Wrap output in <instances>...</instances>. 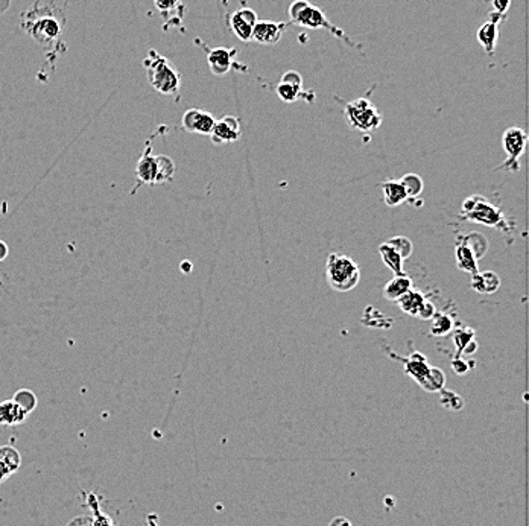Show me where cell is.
<instances>
[{
  "label": "cell",
  "instance_id": "cell-10",
  "mask_svg": "<svg viewBox=\"0 0 529 526\" xmlns=\"http://www.w3.org/2000/svg\"><path fill=\"white\" fill-rule=\"evenodd\" d=\"M277 95H279L280 99L283 102H297L301 99L304 92H303V76L295 72V70H289L282 76L280 84L277 85Z\"/></svg>",
  "mask_w": 529,
  "mask_h": 526
},
{
  "label": "cell",
  "instance_id": "cell-35",
  "mask_svg": "<svg viewBox=\"0 0 529 526\" xmlns=\"http://www.w3.org/2000/svg\"><path fill=\"white\" fill-rule=\"evenodd\" d=\"M451 367L456 374H458V376H465V374H469V371L474 367V362L470 364L469 361L464 359V356L458 354L456 358L452 359Z\"/></svg>",
  "mask_w": 529,
  "mask_h": 526
},
{
  "label": "cell",
  "instance_id": "cell-11",
  "mask_svg": "<svg viewBox=\"0 0 529 526\" xmlns=\"http://www.w3.org/2000/svg\"><path fill=\"white\" fill-rule=\"evenodd\" d=\"M286 29V23H277V22H262L259 20L253 28V34H251V40L263 44V46H273L280 41L282 35Z\"/></svg>",
  "mask_w": 529,
  "mask_h": 526
},
{
  "label": "cell",
  "instance_id": "cell-36",
  "mask_svg": "<svg viewBox=\"0 0 529 526\" xmlns=\"http://www.w3.org/2000/svg\"><path fill=\"white\" fill-rule=\"evenodd\" d=\"M435 312H437V309H435V306H434V303H432V301H429V300L426 298V301L423 303V306H421V309L418 310L417 318L423 319V321H430V319H432V317L435 315Z\"/></svg>",
  "mask_w": 529,
  "mask_h": 526
},
{
  "label": "cell",
  "instance_id": "cell-30",
  "mask_svg": "<svg viewBox=\"0 0 529 526\" xmlns=\"http://www.w3.org/2000/svg\"><path fill=\"white\" fill-rule=\"evenodd\" d=\"M403 189H405L406 192V196L408 200H414L417 198V196L421 195V192H423V178H421L420 175L417 174H406L405 177L400 180Z\"/></svg>",
  "mask_w": 529,
  "mask_h": 526
},
{
  "label": "cell",
  "instance_id": "cell-14",
  "mask_svg": "<svg viewBox=\"0 0 529 526\" xmlns=\"http://www.w3.org/2000/svg\"><path fill=\"white\" fill-rule=\"evenodd\" d=\"M60 32V23L57 22V19H53V17H43V19H39L34 23L31 29L32 37L41 44H49L53 40H57Z\"/></svg>",
  "mask_w": 529,
  "mask_h": 526
},
{
  "label": "cell",
  "instance_id": "cell-12",
  "mask_svg": "<svg viewBox=\"0 0 529 526\" xmlns=\"http://www.w3.org/2000/svg\"><path fill=\"white\" fill-rule=\"evenodd\" d=\"M390 356L392 359H397L403 364V367H405V373L408 374L409 378L414 379L418 385L421 383V380L425 379V376L427 374L430 365L427 364V359L425 354H421L418 352H412L408 358H405V356H400V354H394V353H390Z\"/></svg>",
  "mask_w": 529,
  "mask_h": 526
},
{
  "label": "cell",
  "instance_id": "cell-2",
  "mask_svg": "<svg viewBox=\"0 0 529 526\" xmlns=\"http://www.w3.org/2000/svg\"><path fill=\"white\" fill-rule=\"evenodd\" d=\"M326 279L334 291L348 292L359 283L361 270L352 257L330 253L326 263Z\"/></svg>",
  "mask_w": 529,
  "mask_h": 526
},
{
  "label": "cell",
  "instance_id": "cell-42",
  "mask_svg": "<svg viewBox=\"0 0 529 526\" xmlns=\"http://www.w3.org/2000/svg\"><path fill=\"white\" fill-rule=\"evenodd\" d=\"M156 519H157V515H156V514H149V515H148V520H146V522H148V526H158Z\"/></svg>",
  "mask_w": 529,
  "mask_h": 526
},
{
  "label": "cell",
  "instance_id": "cell-25",
  "mask_svg": "<svg viewBox=\"0 0 529 526\" xmlns=\"http://www.w3.org/2000/svg\"><path fill=\"white\" fill-rule=\"evenodd\" d=\"M137 178L145 184H156V175H157V163L156 157L151 154H145L137 163Z\"/></svg>",
  "mask_w": 529,
  "mask_h": 526
},
{
  "label": "cell",
  "instance_id": "cell-18",
  "mask_svg": "<svg viewBox=\"0 0 529 526\" xmlns=\"http://www.w3.org/2000/svg\"><path fill=\"white\" fill-rule=\"evenodd\" d=\"M414 288V283L408 277L406 274L403 275H394V277L385 284L383 288V297L388 301H397L401 296Z\"/></svg>",
  "mask_w": 529,
  "mask_h": 526
},
{
  "label": "cell",
  "instance_id": "cell-7",
  "mask_svg": "<svg viewBox=\"0 0 529 526\" xmlns=\"http://www.w3.org/2000/svg\"><path fill=\"white\" fill-rule=\"evenodd\" d=\"M240 122L235 116H224V118L214 122V127L210 132V137L214 145L235 144V141L240 139Z\"/></svg>",
  "mask_w": 529,
  "mask_h": 526
},
{
  "label": "cell",
  "instance_id": "cell-22",
  "mask_svg": "<svg viewBox=\"0 0 529 526\" xmlns=\"http://www.w3.org/2000/svg\"><path fill=\"white\" fill-rule=\"evenodd\" d=\"M478 41L482 44L483 50H486L488 55H493L496 50V44L499 39V28L496 23L493 22H486L481 28L478 29Z\"/></svg>",
  "mask_w": 529,
  "mask_h": 526
},
{
  "label": "cell",
  "instance_id": "cell-19",
  "mask_svg": "<svg viewBox=\"0 0 529 526\" xmlns=\"http://www.w3.org/2000/svg\"><path fill=\"white\" fill-rule=\"evenodd\" d=\"M425 301H426L425 293L412 288L405 293V296H401L396 303L399 305V307H400L403 314L417 317L418 310L421 309V306H423Z\"/></svg>",
  "mask_w": 529,
  "mask_h": 526
},
{
  "label": "cell",
  "instance_id": "cell-13",
  "mask_svg": "<svg viewBox=\"0 0 529 526\" xmlns=\"http://www.w3.org/2000/svg\"><path fill=\"white\" fill-rule=\"evenodd\" d=\"M236 53H238L236 49H227V48H217L210 50L207 55V61H209L212 74L217 76L228 74Z\"/></svg>",
  "mask_w": 529,
  "mask_h": 526
},
{
  "label": "cell",
  "instance_id": "cell-17",
  "mask_svg": "<svg viewBox=\"0 0 529 526\" xmlns=\"http://www.w3.org/2000/svg\"><path fill=\"white\" fill-rule=\"evenodd\" d=\"M28 415L29 414L17 405L13 399L0 403V424L2 426L22 424L28 418Z\"/></svg>",
  "mask_w": 529,
  "mask_h": 526
},
{
  "label": "cell",
  "instance_id": "cell-26",
  "mask_svg": "<svg viewBox=\"0 0 529 526\" xmlns=\"http://www.w3.org/2000/svg\"><path fill=\"white\" fill-rule=\"evenodd\" d=\"M157 163V175H156V184H163L174 180L177 166L174 160L167 155H156Z\"/></svg>",
  "mask_w": 529,
  "mask_h": 526
},
{
  "label": "cell",
  "instance_id": "cell-16",
  "mask_svg": "<svg viewBox=\"0 0 529 526\" xmlns=\"http://www.w3.org/2000/svg\"><path fill=\"white\" fill-rule=\"evenodd\" d=\"M470 286L473 291L482 293V296H491V293L499 291L500 279L499 275L493 271H478L476 274L472 275Z\"/></svg>",
  "mask_w": 529,
  "mask_h": 526
},
{
  "label": "cell",
  "instance_id": "cell-1",
  "mask_svg": "<svg viewBox=\"0 0 529 526\" xmlns=\"http://www.w3.org/2000/svg\"><path fill=\"white\" fill-rule=\"evenodd\" d=\"M145 69L149 84L161 95L172 96L180 92L181 76L174 62L158 52L151 50L145 60Z\"/></svg>",
  "mask_w": 529,
  "mask_h": 526
},
{
  "label": "cell",
  "instance_id": "cell-37",
  "mask_svg": "<svg viewBox=\"0 0 529 526\" xmlns=\"http://www.w3.org/2000/svg\"><path fill=\"white\" fill-rule=\"evenodd\" d=\"M154 5L160 13H169L174 11L175 8L180 5V0H154Z\"/></svg>",
  "mask_w": 529,
  "mask_h": 526
},
{
  "label": "cell",
  "instance_id": "cell-6",
  "mask_svg": "<svg viewBox=\"0 0 529 526\" xmlns=\"http://www.w3.org/2000/svg\"><path fill=\"white\" fill-rule=\"evenodd\" d=\"M528 141V134L522 128H508L502 137V146L507 154V160L502 163L500 169L508 172H518L520 157L523 155Z\"/></svg>",
  "mask_w": 529,
  "mask_h": 526
},
{
  "label": "cell",
  "instance_id": "cell-3",
  "mask_svg": "<svg viewBox=\"0 0 529 526\" xmlns=\"http://www.w3.org/2000/svg\"><path fill=\"white\" fill-rule=\"evenodd\" d=\"M461 218L476 222V224H483L495 228H500L505 226L504 213H502L495 204L490 202L481 195H473L464 201Z\"/></svg>",
  "mask_w": 529,
  "mask_h": 526
},
{
  "label": "cell",
  "instance_id": "cell-38",
  "mask_svg": "<svg viewBox=\"0 0 529 526\" xmlns=\"http://www.w3.org/2000/svg\"><path fill=\"white\" fill-rule=\"evenodd\" d=\"M490 2H491V6H493V13H497L500 15L507 17V13H508L509 5H511V0H490Z\"/></svg>",
  "mask_w": 529,
  "mask_h": 526
},
{
  "label": "cell",
  "instance_id": "cell-15",
  "mask_svg": "<svg viewBox=\"0 0 529 526\" xmlns=\"http://www.w3.org/2000/svg\"><path fill=\"white\" fill-rule=\"evenodd\" d=\"M22 457L19 450L13 445H2L0 448V484L6 478H10L13 473L20 469Z\"/></svg>",
  "mask_w": 529,
  "mask_h": 526
},
{
  "label": "cell",
  "instance_id": "cell-27",
  "mask_svg": "<svg viewBox=\"0 0 529 526\" xmlns=\"http://www.w3.org/2000/svg\"><path fill=\"white\" fill-rule=\"evenodd\" d=\"M87 506L90 508L92 511V520L93 526H114L111 517L109 514H105L101 510V502L99 497L96 496L95 492L87 493Z\"/></svg>",
  "mask_w": 529,
  "mask_h": 526
},
{
  "label": "cell",
  "instance_id": "cell-33",
  "mask_svg": "<svg viewBox=\"0 0 529 526\" xmlns=\"http://www.w3.org/2000/svg\"><path fill=\"white\" fill-rule=\"evenodd\" d=\"M439 402H441V405L446 409H449V411H461L464 406V400L460 394L444 388L439 391Z\"/></svg>",
  "mask_w": 529,
  "mask_h": 526
},
{
  "label": "cell",
  "instance_id": "cell-32",
  "mask_svg": "<svg viewBox=\"0 0 529 526\" xmlns=\"http://www.w3.org/2000/svg\"><path fill=\"white\" fill-rule=\"evenodd\" d=\"M13 400L28 414H31L34 409L37 408V396H35V392L31 389H26V388L19 389L14 394Z\"/></svg>",
  "mask_w": 529,
  "mask_h": 526
},
{
  "label": "cell",
  "instance_id": "cell-28",
  "mask_svg": "<svg viewBox=\"0 0 529 526\" xmlns=\"http://www.w3.org/2000/svg\"><path fill=\"white\" fill-rule=\"evenodd\" d=\"M444 383H446V376L443 370H439L437 367H430L425 379L421 380L420 387L427 392H439L444 388Z\"/></svg>",
  "mask_w": 529,
  "mask_h": 526
},
{
  "label": "cell",
  "instance_id": "cell-31",
  "mask_svg": "<svg viewBox=\"0 0 529 526\" xmlns=\"http://www.w3.org/2000/svg\"><path fill=\"white\" fill-rule=\"evenodd\" d=\"M452 340L456 347V352H458L460 354L465 345H467L470 341L476 340V333H474L472 327H467V326L455 327L452 331Z\"/></svg>",
  "mask_w": 529,
  "mask_h": 526
},
{
  "label": "cell",
  "instance_id": "cell-39",
  "mask_svg": "<svg viewBox=\"0 0 529 526\" xmlns=\"http://www.w3.org/2000/svg\"><path fill=\"white\" fill-rule=\"evenodd\" d=\"M67 526H93V520L90 515H79L71 519Z\"/></svg>",
  "mask_w": 529,
  "mask_h": 526
},
{
  "label": "cell",
  "instance_id": "cell-40",
  "mask_svg": "<svg viewBox=\"0 0 529 526\" xmlns=\"http://www.w3.org/2000/svg\"><path fill=\"white\" fill-rule=\"evenodd\" d=\"M478 349H479L478 341H476V340H473V341H470L467 345L464 347L462 352L460 353V356H473L474 353L478 352Z\"/></svg>",
  "mask_w": 529,
  "mask_h": 526
},
{
  "label": "cell",
  "instance_id": "cell-21",
  "mask_svg": "<svg viewBox=\"0 0 529 526\" xmlns=\"http://www.w3.org/2000/svg\"><path fill=\"white\" fill-rule=\"evenodd\" d=\"M458 242L467 247L470 251L474 254V257L481 261V258L487 254L488 251V240L487 237L478 233V231H472L469 235L458 236Z\"/></svg>",
  "mask_w": 529,
  "mask_h": 526
},
{
  "label": "cell",
  "instance_id": "cell-24",
  "mask_svg": "<svg viewBox=\"0 0 529 526\" xmlns=\"http://www.w3.org/2000/svg\"><path fill=\"white\" fill-rule=\"evenodd\" d=\"M379 253H380L383 263L394 272V275L405 274V271H403V263H405V261H403L401 256L396 251V248L390 245L388 242H383L379 247Z\"/></svg>",
  "mask_w": 529,
  "mask_h": 526
},
{
  "label": "cell",
  "instance_id": "cell-23",
  "mask_svg": "<svg viewBox=\"0 0 529 526\" xmlns=\"http://www.w3.org/2000/svg\"><path fill=\"white\" fill-rule=\"evenodd\" d=\"M455 257H456V266L464 272H467L470 275L478 272V258L474 257V254L470 251V249L462 245V244H456L455 247Z\"/></svg>",
  "mask_w": 529,
  "mask_h": 526
},
{
  "label": "cell",
  "instance_id": "cell-41",
  "mask_svg": "<svg viewBox=\"0 0 529 526\" xmlns=\"http://www.w3.org/2000/svg\"><path fill=\"white\" fill-rule=\"evenodd\" d=\"M8 256V245L4 242V240H0V262L5 261Z\"/></svg>",
  "mask_w": 529,
  "mask_h": 526
},
{
  "label": "cell",
  "instance_id": "cell-29",
  "mask_svg": "<svg viewBox=\"0 0 529 526\" xmlns=\"http://www.w3.org/2000/svg\"><path fill=\"white\" fill-rule=\"evenodd\" d=\"M432 326H430V333L434 336H446L452 333L455 328L453 319L444 314V312H435V315L432 317Z\"/></svg>",
  "mask_w": 529,
  "mask_h": 526
},
{
  "label": "cell",
  "instance_id": "cell-4",
  "mask_svg": "<svg viewBox=\"0 0 529 526\" xmlns=\"http://www.w3.org/2000/svg\"><path fill=\"white\" fill-rule=\"evenodd\" d=\"M289 17L295 25L303 26V28H310V29L327 28L331 31V34L336 35V37L348 41L347 35H344L341 29L335 28V26L329 22L326 14L322 13L318 6L310 5L308 0H295V2L289 6Z\"/></svg>",
  "mask_w": 529,
  "mask_h": 526
},
{
  "label": "cell",
  "instance_id": "cell-34",
  "mask_svg": "<svg viewBox=\"0 0 529 526\" xmlns=\"http://www.w3.org/2000/svg\"><path fill=\"white\" fill-rule=\"evenodd\" d=\"M387 242L390 245H392L394 248H396V251L401 256L403 261H406V258L411 257L412 251H414V245H412L411 239L406 237V236H396V237H391L388 239Z\"/></svg>",
  "mask_w": 529,
  "mask_h": 526
},
{
  "label": "cell",
  "instance_id": "cell-20",
  "mask_svg": "<svg viewBox=\"0 0 529 526\" xmlns=\"http://www.w3.org/2000/svg\"><path fill=\"white\" fill-rule=\"evenodd\" d=\"M380 187H382L385 204H387L388 207L400 206V204H403L408 200L406 192H405V189H403V186H401L400 181L388 180V181L382 183Z\"/></svg>",
  "mask_w": 529,
  "mask_h": 526
},
{
  "label": "cell",
  "instance_id": "cell-8",
  "mask_svg": "<svg viewBox=\"0 0 529 526\" xmlns=\"http://www.w3.org/2000/svg\"><path fill=\"white\" fill-rule=\"evenodd\" d=\"M217 119L209 111H204L200 109H191L183 114L181 125L187 132H196V134L210 136V132L214 127Z\"/></svg>",
  "mask_w": 529,
  "mask_h": 526
},
{
  "label": "cell",
  "instance_id": "cell-9",
  "mask_svg": "<svg viewBox=\"0 0 529 526\" xmlns=\"http://www.w3.org/2000/svg\"><path fill=\"white\" fill-rule=\"evenodd\" d=\"M257 22L259 17L256 11L251 10V8H242V10H238L231 15L230 26L239 40L249 41L251 34H253V28Z\"/></svg>",
  "mask_w": 529,
  "mask_h": 526
},
{
  "label": "cell",
  "instance_id": "cell-5",
  "mask_svg": "<svg viewBox=\"0 0 529 526\" xmlns=\"http://www.w3.org/2000/svg\"><path fill=\"white\" fill-rule=\"evenodd\" d=\"M345 120L353 130L376 131L382 125V114L373 102L365 97H359L345 104Z\"/></svg>",
  "mask_w": 529,
  "mask_h": 526
}]
</instances>
